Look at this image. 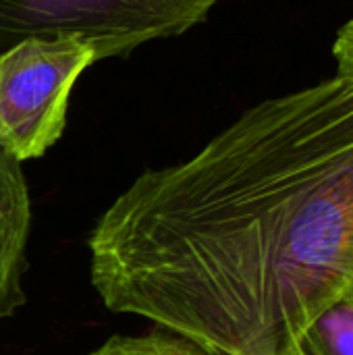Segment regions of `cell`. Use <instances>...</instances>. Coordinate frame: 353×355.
I'll list each match as a JSON object with an SVG mask.
<instances>
[{
  "instance_id": "cell-7",
  "label": "cell",
  "mask_w": 353,
  "mask_h": 355,
  "mask_svg": "<svg viewBox=\"0 0 353 355\" xmlns=\"http://www.w3.org/2000/svg\"><path fill=\"white\" fill-rule=\"evenodd\" d=\"M333 60H335V75L353 83V19L337 29L333 42Z\"/></svg>"
},
{
  "instance_id": "cell-3",
  "label": "cell",
  "mask_w": 353,
  "mask_h": 355,
  "mask_svg": "<svg viewBox=\"0 0 353 355\" xmlns=\"http://www.w3.org/2000/svg\"><path fill=\"white\" fill-rule=\"evenodd\" d=\"M102 60L79 35L29 37L0 54V150L19 160L44 156L67 127L79 75Z\"/></svg>"
},
{
  "instance_id": "cell-1",
  "label": "cell",
  "mask_w": 353,
  "mask_h": 355,
  "mask_svg": "<svg viewBox=\"0 0 353 355\" xmlns=\"http://www.w3.org/2000/svg\"><path fill=\"white\" fill-rule=\"evenodd\" d=\"M102 304L206 355H300L353 293V83L266 98L141 173L87 239Z\"/></svg>"
},
{
  "instance_id": "cell-4",
  "label": "cell",
  "mask_w": 353,
  "mask_h": 355,
  "mask_svg": "<svg viewBox=\"0 0 353 355\" xmlns=\"http://www.w3.org/2000/svg\"><path fill=\"white\" fill-rule=\"evenodd\" d=\"M31 229V200L21 162L0 150V320L25 302L21 279Z\"/></svg>"
},
{
  "instance_id": "cell-6",
  "label": "cell",
  "mask_w": 353,
  "mask_h": 355,
  "mask_svg": "<svg viewBox=\"0 0 353 355\" xmlns=\"http://www.w3.org/2000/svg\"><path fill=\"white\" fill-rule=\"evenodd\" d=\"M87 355H206L196 345L169 333L141 337H112Z\"/></svg>"
},
{
  "instance_id": "cell-5",
  "label": "cell",
  "mask_w": 353,
  "mask_h": 355,
  "mask_svg": "<svg viewBox=\"0 0 353 355\" xmlns=\"http://www.w3.org/2000/svg\"><path fill=\"white\" fill-rule=\"evenodd\" d=\"M300 355H353V293L335 302L314 320Z\"/></svg>"
},
{
  "instance_id": "cell-2",
  "label": "cell",
  "mask_w": 353,
  "mask_h": 355,
  "mask_svg": "<svg viewBox=\"0 0 353 355\" xmlns=\"http://www.w3.org/2000/svg\"><path fill=\"white\" fill-rule=\"evenodd\" d=\"M216 0H0V54L29 37L79 35L102 58L177 37L204 23Z\"/></svg>"
}]
</instances>
